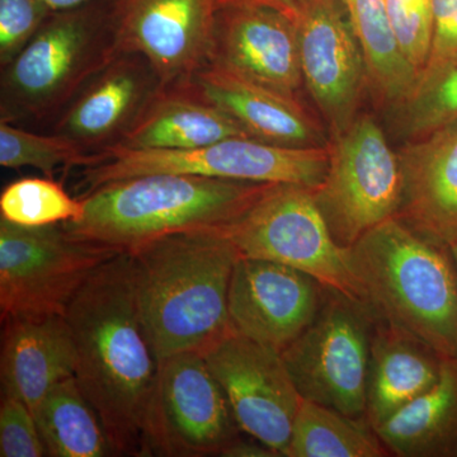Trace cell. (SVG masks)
Masks as SVG:
<instances>
[{"mask_svg": "<svg viewBox=\"0 0 457 457\" xmlns=\"http://www.w3.org/2000/svg\"><path fill=\"white\" fill-rule=\"evenodd\" d=\"M222 457H282L281 453L273 450L269 445L248 436L243 438L242 436L230 442L224 451Z\"/></svg>", "mask_w": 457, "mask_h": 457, "instance_id": "cell-34", "label": "cell"}, {"mask_svg": "<svg viewBox=\"0 0 457 457\" xmlns=\"http://www.w3.org/2000/svg\"><path fill=\"white\" fill-rule=\"evenodd\" d=\"M51 13L42 0H0V68L25 49Z\"/></svg>", "mask_w": 457, "mask_h": 457, "instance_id": "cell-31", "label": "cell"}, {"mask_svg": "<svg viewBox=\"0 0 457 457\" xmlns=\"http://www.w3.org/2000/svg\"><path fill=\"white\" fill-rule=\"evenodd\" d=\"M119 54L108 0L53 12L0 75V122L55 121Z\"/></svg>", "mask_w": 457, "mask_h": 457, "instance_id": "cell-5", "label": "cell"}, {"mask_svg": "<svg viewBox=\"0 0 457 457\" xmlns=\"http://www.w3.org/2000/svg\"><path fill=\"white\" fill-rule=\"evenodd\" d=\"M240 429L200 352L159 361L145 429L147 456H220Z\"/></svg>", "mask_w": 457, "mask_h": 457, "instance_id": "cell-11", "label": "cell"}, {"mask_svg": "<svg viewBox=\"0 0 457 457\" xmlns=\"http://www.w3.org/2000/svg\"><path fill=\"white\" fill-rule=\"evenodd\" d=\"M183 88L233 117L255 140L290 147L329 146L320 125L300 99L206 64Z\"/></svg>", "mask_w": 457, "mask_h": 457, "instance_id": "cell-19", "label": "cell"}, {"mask_svg": "<svg viewBox=\"0 0 457 457\" xmlns=\"http://www.w3.org/2000/svg\"><path fill=\"white\" fill-rule=\"evenodd\" d=\"M400 137L416 140L457 120V68L394 106Z\"/></svg>", "mask_w": 457, "mask_h": 457, "instance_id": "cell-29", "label": "cell"}, {"mask_svg": "<svg viewBox=\"0 0 457 457\" xmlns=\"http://www.w3.org/2000/svg\"><path fill=\"white\" fill-rule=\"evenodd\" d=\"M77 350L75 380L114 455L147 456L145 429L159 361L141 323L131 258L104 262L64 315Z\"/></svg>", "mask_w": 457, "mask_h": 457, "instance_id": "cell-1", "label": "cell"}, {"mask_svg": "<svg viewBox=\"0 0 457 457\" xmlns=\"http://www.w3.org/2000/svg\"><path fill=\"white\" fill-rule=\"evenodd\" d=\"M101 153L104 161L84 167L80 173V187L86 194L112 180L154 173L196 174L315 189L326 179L329 164V146H279L248 137H233L191 150L113 147Z\"/></svg>", "mask_w": 457, "mask_h": 457, "instance_id": "cell-6", "label": "cell"}, {"mask_svg": "<svg viewBox=\"0 0 457 457\" xmlns=\"http://www.w3.org/2000/svg\"><path fill=\"white\" fill-rule=\"evenodd\" d=\"M119 53L141 54L164 88L209 64L219 0H108Z\"/></svg>", "mask_w": 457, "mask_h": 457, "instance_id": "cell-14", "label": "cell"}, {"mask_svg": "<svg viewBox=\"0 0 457 457\" xmlns=\"http://www.w3.org/2000/svg\"><path fill=\"white\" fill-rule=\"evenodd\" d=\"M104 161L64 135H41L0 122V165L9 170L32 167L54 179L57 168L89 167Z\"/></svg>", "mask_w": 457, "mask_h": 457, "instance_id": "cell-27", "label": "cell"}, {"mask_svg": "<svg viewBox=\"0 0 457 457\" xmlns=\"http://www.w3.org/2000/svg\"><path fill=\"white\" fill-rule=\"evenodd\" d=\"M368 69L376 98L395 106L408 97L417 74L407 62L394 32L386 0H342Z\"/></svg>", "mask_w": 457, "mask_h": 457, "instance_id": "cell-24", "label": "cell"}, {"mask_svg": "<svg viewBox=\"0 0 457 457\" xmlns=\"http://www.w3.org/2000/svg\"><path fill=\"white\" fill-rule=\"evenodd\" d=\"M35 418L47 456L114 455L101 420L75 376L51 387L36 409Z\"/></svg>", "mask_w": 457, "mask_h": 457, "instance_id": "cell-25", "label": "cell"}, {"mask_svg": "<svg viewBox=\"0 0 457 457\" xmlns=\"http://www.w3.org/2000/svg\"><path fill=\"white\" fill-rule=\"evenodd\" d=\"M386 447L365 418L302 399L288 457H381Z\"/></svg>", "mask_w": 457, "mask_h": 457, "instance_id": "cell-26", "label": "cell"}, {"mask_svg": "<svg viewBox=\"0 0 457 457\" xmlns=\"http://www.w3.org/2000/svg\"><path fill=\"white\" fill-rule=\"evenodd\" d=\"M386 4L400 50L418 78L431 50L433 0H386Z\"/></svg>", "mask_w": 457, "mask_h": 457, "instance_id": "cell-30", "label": "cell"}, {"mask_svg": "<svg viewBox=\"0 0 457 457\" xmlns=\"http://www.w3.org/2000/svg\"><path fill=\"white\" fill-rule=\"evenodd\" d=\"M233 137L253 139L233 117L189 90L164 88L116 147L191 150Z\"/></svg>", "mask_w": 457, "mask_h": 457, "instance_id": "cell-22", "label": "cell"}, {"mask_svg": "<svg viewBox=\"0 0 457 457\" xmlns=\"http://www.w3.org/2000/svg\"><path fill=\"white\" fill-rule=\"evenodd\" d=\"M403 177L396 218L436 245L457 243V120L398 150Z\"/></svg>", "mask_w": 457, "mask_h": 457, "instance_id": "cell-18", "label": "cell"}, {"mask_svg": "<svg viewBox=\"0 0 457 457\" xmlns=\"http://www.w3.org/2000/svg\"><path fill=\"white\" fill-rule=\"evenodd\" d=\"M352 275L375 317L457 357V263L396 216L347 248Z\"/></svg>", "mask_w": 457, "mask_h": 457, "instance_id": "cell-4", "label": "cell"}, {"mask_svg": "<svg viewBox=\"0 0 457 457\" xmlns=\"http://www.w3.org/2000/svg\"><path fill=\"white\" fill-rule=\"evenodd\" d=\"M86 204L71 197L55 179H22L0 195V218L21 227H47L83 218Z\"/></svg>", "mask_w": 457, "mask_h": 457, "instance_id": "cell-28", "label": "cell"}, {"mask_svg": "<svg viewBox=\"0 0 457 457\" xmlns=\"http://www.w3.org/2000/svg\"><path fill=\"white\" fill-rule=\"evenodd\" d=\"M374 429L394 455L457 457V357H445L437 383Z\"/></svg>", "mask_w": 457, "mask_h": 457, "instance_id": "cell-23", "label": "cell"}, {"mask_svg": "<svg viewBox=\"0 0 457 457\" xmlns=\"http://www.w3.org/2000/svg\"><path fill=\"white\" fill-rule=\"evenodd\" d=\"M402 191L398 152L371 116H359L330 140L327 176L312 195L336 242L348 248L396 216Z\"/></svg>", "mask_w": 457, "mask_h": 457, "instance_id": "cell-10", "label": "cell"}, {"mask_svg": "<svg viewBox=\"0 0 457 457\" xmlns=\"http://www.w3.org/2000/svg\"><path fill=\"white\" fill-rule=\"evenodd\" d=\"M164 89L152 62L137 53H119L54 121V132L92 154L119 146Z\"/></svg>", "mask_w": 457, "mask_h": 457, "instance_id": "cell-17", "label": "cell"}, {"mask_svg": "<svg viewBox=\"0 0 457 457\" xmlns=\"http://www.w3.org/2000/svg\"><path fill=\"white\" fill-rule=\"evenodd\" d=\"M450 248L451 252H453V258H455L457 263V243H455V245H451Z\"/></svg>", "mask_w": 457, "mask_h": 457, "instance_id": "cell-37", "label": "cell"}, {"mask_svg": "<svg viewBox=\"0 0 457 457\" xmlns=\"http://www.w3.org/2000/svg\"><path fill=\"white\" fill-rule=\"evenodd\" d=\"M0 456H47L35 414L25 403L9 396L0 403Z\"/></svg>", "mask_w": 457, "mask_h": 457, "instance_id": "cell-33", "label": "cell"}, {"mask_svg": "<svg viewBox=\"0 0 457 457\" xmlns=\"http://www.w3.org/2000/svg\"><path fill=\"white\" fill-rule=\"evenodd\" d=\"M326 286L308 273L239 255L228 287V318L239 335L279 352L311 326Z\"/></svg>", "mask_w": 457, "mask_h": 457, "instance_id": "cell-15", "label": "cell"}, {"mask_svg": "<svg viewBox=\"0 0 457 457\" xmlns=\"http://www.w3.org/2000/svg\"><path fill=\"white\" fill-rule=\"evenodd\" d=\"M2 395L25 403L35 414L51 387L77 370L71 327L62 315L2 320Z\"/></svg>", "mask_w": 457, "mask_h": 457, "instance_id": "cell-20", "label": "cell"}, {"mask_svg": "<svg viewBox=\"0 0 457 457\" xmlns=\"http://www.w3.org/2000/svg\"><path fill=\"white\" fill-rule=\"evenodd\" d=\"M219 228L242 257L278 262L308 273L328 288L362 300L347 248L330 233L312 188L269 185L242 215Z\"/></svg>", "mask_w": 457, "mask_h": 457, "instance_id": "cell-7", "label": "cell"}, {"mask_svg": "<svg viewBox=\"0 0 457 457\" xmlns=\"http://www.w3.org/2000/svg\"><path fill=\"white\" fill-rule=\"evenodd\" d=\"M457 68V0H433L431 50L411 93ZM409 93V95H411Z\"/></svg>", "mask_w": 457, "mask_h": 457, "instance_id": "cell-32", "label": "cell"}, {"mask_svg": "<svg viewBox=\"0 0 457 457\" xmlns=\"http://www.w3.org/2000/svg\"><path fill=\"white\" fill-rule=\"evenodd\" d=\"M245 435L288 457L302 395L281 352L236 330L201 352Z\"/></svg>", "mask_w": 457, "mask_h": 457, "instance_id": "cell-12", "label": "cell"}, {"mask_svg": "<svg viewBox=\"0 0 457 457\" xmlns=\"http://www.w3.org/2000/svg\"><path fill=\"white\" fill-rule=\"evenodd\" d=\"M119 253L71 237L62 224L21 227L0 218V314L62 315L99 266Z\"/></svg>", "mask_w": 457, "mask_h": 457, "instance_id": "cell-9", "label": "cell"}, {"mask_svg": "<svg viewBox=\"0 0 457 457\" xmlns=\"http://www.w3.org/2000/svg\"><path fill=\"white\" fill-rule=\"evenodd\" d=\"M131 258L141 323L158 361L233 332L228 287L239 253L219 228L170 234Z\"/></svg>", "mask_w": 457, "mask_h": 457, "instance_id": "cell-2", "label": "cell"}, {"mask_svg": "<svg viewBox=\"0 0 457 457\" xmlns=\"http://www.w3.org/2000/svg\"><path fill=\"white\" fill-rule=\"evenodd\" d=\"M267 186L182 173L112 180L83 195L80 220L62 225L83 242L131 254L170 234L230 224Z\"/></svg>", "mask_w": 457, "mask_h": 457, "instance_id": "cell-3", "label": "cell"}, {"mask_svg": "<svg viewBox=\"0 0 457 457\" xmlns=\"http://www.w3.org/2000/svg\"><path fill=\"white\" fill-rule=\"evenodd\" d=\"M442 360L431 345L376 319L366 385V420L384 423L437 383Z\"/></svg>", "mask_w": 457, "mask_h": 457, "instance_id": "cell-21", "label": "cell"}, {"mask_svg": "<svg viewBox=\"0 0 457 457\" xmlns=\"http://www.w3.org/2000/svg\"><path fill=\"white\" fill-rule=\"evenodd\" d=\"M296 27L303 87L326 120L330 137L359 117L368 69L342 0H296Z\"/></svg>", "mask_w": 457, "mask_h": 457, "instance_id": "cell-13", "label": "cell"}, {"mask_svg": "<svg viewBox=\"0 0 457 457\" xmlns=\"http://www.w3.org/2000/svg\"><path fill=\"white\" fill-rule=\"evenodd\" d=\"M296 0H219V7L222 5H237V4H254L264 5V7H270L278 9V11L290 13Z\"/></svg>", "mask_w": 457, "mask_h": 457, "instance_id": "cell-35", "label": "cell"}, {"mask_svg": "<svg viewBox=\"0 0 457 457\" xmlns=\"http://www.w3.org/2000/svg\"><path fill=\"white\" fill-rule=\"evenodd\" d=\"M53 12L68 11V9H74L82 7L87 3L92 0H42Z\"/></svg>", "mask_w": 457, "mask_h": 457, "instance_id": "cell-36", "label": "cell"}, {"mask_svg": "<svg viewBox=\"0 0 457 457\" xmlns=\"http://www.w3.org/2000/svg\"><path fill=\"white\" fill-rule=\"evenodd\" d=\"M210 64L291 98L303 86L293 17L264 5H222L216 12Z\"/></svg>", "mask_w": 457, "mask_h": 457, "instance_id": "cell-16", "label": "cell"}, {"mask_svg": "<svg viewBox=\"0 0 457 457\" xmlns=\"http://www.w3.org/2000/svg\"><path fill=\"white\" fill-rule=\"evenodd\" d=\"M376 319L362 300L326 287L317 317L281 352L303 399L366 420L370 345Z\"/></svg>", "mask_w": 457, "mask_h": 457, "instance_id": "cell-8", "label": "cell"}]
</instances>
